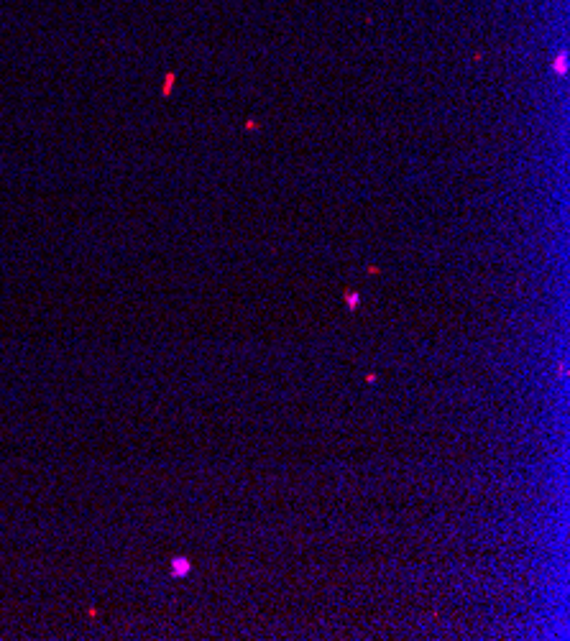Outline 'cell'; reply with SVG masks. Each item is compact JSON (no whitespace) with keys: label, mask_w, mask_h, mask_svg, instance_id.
Listing matches in <instances>:
<instances>
[{"label":"cell","mask_w":570,"mask_h":641,"mask_svg":"<svg viewBox=\"0 0 570 641\" xmlns=\"http://www.w3.org/2000/svg\"><path fill=\"white\" fill-rule=\"evenodd\" d=\"M189 567H192V562L189 560L176 557V560H171V575H174V577H182L184 572H189Z\"/></svg>","instance_id":"1"},{"label":"cell","mask_w":570,"mask_h":641,"mask_svg":"<svg viewBox=\"0 0 570 641\" xmlns=\"http://www.w3.org/2000/svg\"><path fill=\"white\" fill-rule=\"evenodd\" d=\"M345 304L355 309V307H358V294H355V291H353V294H345Z\"/></svg>","instance_id":"3"},{"label":"cell","mask_w":570,"mask_h":641,"mask_svg":"<svg viewBox=\"0 0 570 641\" xmlns=\"http://www.w3.org/2000/svg\"><path fill=\"white\" fill-rule=\"evenodd\" d=\"M553 69H555L558 75H565V72H568V51H565V49H563V51L558 54V59L553 62Z\"/></svg>","instance_id":"2"}]
</instances>
